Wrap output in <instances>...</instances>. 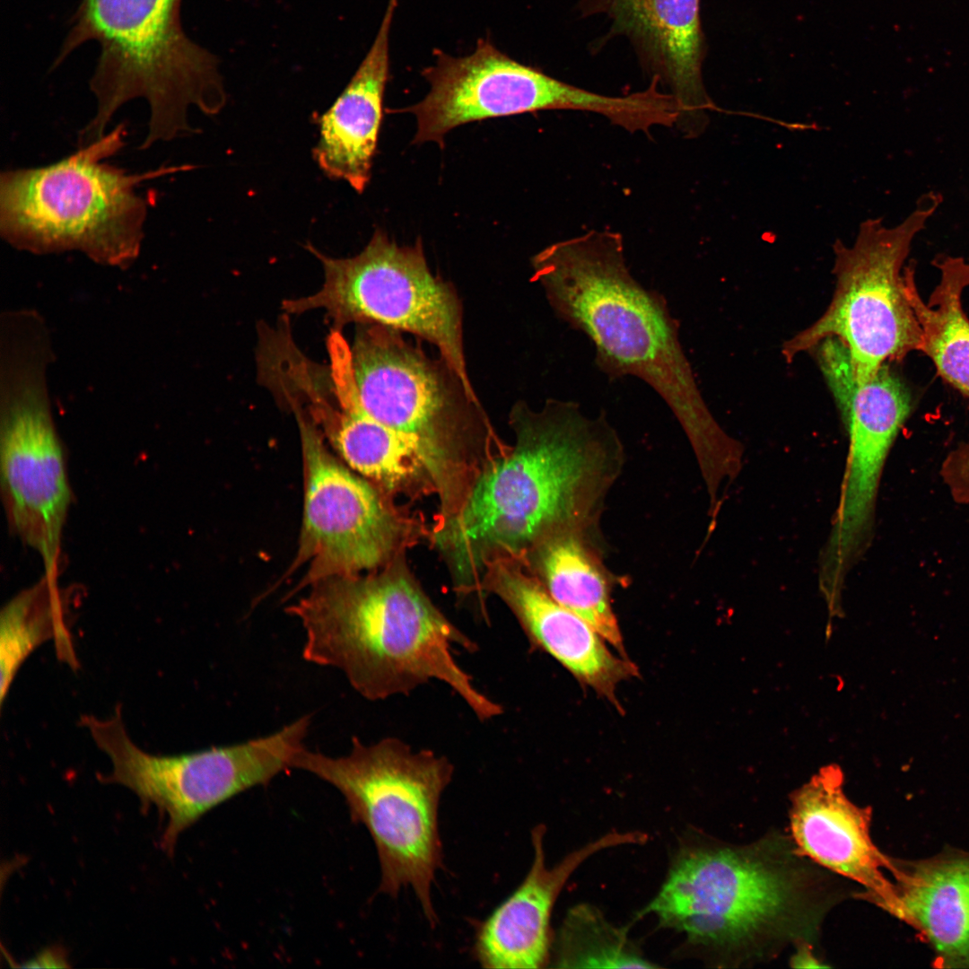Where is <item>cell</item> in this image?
<instances>
[{"label":"cell","mask_w":969,"mask_h":969,"mask_svg":"<svg viewBox=\"0 0 969 969\" xmlns=\"http://www.w3.org/2000/svg\"><path fill=\"white\" fill-rule=\"evenodd\" d=\"M515 443L474 482L437 540L460 577L503 559L524 562L546 538L591 534L625 459L603 412L548 398L534 410L519 401L510 413Z\"/></svg>","instance_id":"cell-1"},{"label":"cell","mask_w":969,"mask_h":969,"mask_svg":"<svg viewBox=\"0 0 969 969\" xmlns=\"http://www.w3.org/2000/svg\"><path fill=\"white\" fill-rule=\"evenodd\" d=\"M531 265L554 314L593 344L597 367L610 380L640 379L667 404L703 478L714 483L733 475L743 447L707 406L667 301L630 273L621 235L591 231L555 242Z\"/></svg>","instance_id":"cell-2"},{"label":"cell","mask_w":969,"mask_h":969,"mask_svg":"<svg viewBox=\"0 0 969 969\" xmlns=\"http://www.w3.org/2000/svg\"><path fill=\"white\" fill-rule=\"evenodd\" d=\"M310 587L285 609L303 628L306 661L339 669L370 701L408 695L438 680L482 721L503 712L453 657L455 645L473 653L477 644L402 569L335 576Z\"/></svg>","instance_id":"cell-3"},{"label":"cell","mask_w":969,"mask_h":969,"mask_svg":"<svg viewBox=\"0 0 969 969\" xmlns=\"http://www.w3.org/2000/svg\"><path fill=\"white\" fill-rule=\"evenodd\" d=\"M793 845L766 836L743 846L704 842L682 847L654 898L653 914L689 944L741 965L816 937L827 902L817 875Z\"/></svg>","instance_id":"cell-4"},{"label":"cell","mask_w":969,"mask_h":969,"mask_svg":"<svg viewBox=\"0 0 969 969\" xmlns=\"http://www.w3.org/2000/svg\"><path fill=\"white\" fill-rule=\"evenodd\" d=\"M181 0H82L53 66L83 43L100 47L90 88L97 100L94 118L79 133V144L105 135L115 112L144 98L149 104L148 133L141 149L191 131L188 109L206 114L225 102L219 59L191 40L180 21Z\"/></svg>","instance_id":"cell-5"},{"label":"cell","mask_w":969,"mask_h":969,"mask_svg":"<svg viewBox=\"0 0 969 969\" xmlns=\"http://www.w3.org/2000/svg\"><path fill=\"white\" fill-rule=\"evenodd\" d=\"M125 135L121 123L58 162L3 171L2 238L34 254L79 251L103 266L128 267L139 256L147 215L138 184L180 168L130 174L105 162Z\"/></svg>","instance_id":"cell-6"},{"label":"cell","mask_w":969,"mask_h":969,"mask_svg":"<svg viewBox=\"0 0 969 969\" xmlns=\"http://www.w3.org/2000/svg\"><path fill=\"white\" fill-rule=\"evenodd\" d=\"M292 768L338 790L352 820L366 827L375 844L379 891L397 897L410 887L425 919L436 926L432 887L442 863L439 807L453 777L452 763L430 749L416 751L395 737L372 744L354 737L349 753L343 756L304 746Z\"/></svg>","instance_id":"cell-7"},{"label":"cell","mask_w":969,"mask_h":969,"mask_svg":"<svg viewBox=\"0 0 969 969\" xmlns=\"http://www.w3.org/2000/svg\"><path fill=\"white\" fill-rule=\"evenodd\" d=\"M54 359L47 322L17 316L0 326V485L10 531L59 575L72 491L54 421L47 372Z\"/></svg>","instance_id":"cell-8"},{"label":"cell","mask_w":969,"mask_h":969,"mask_svg":"<svg viewBox=\"0 0 969 969\" xmlns=\"http://www.w3.org/2000/svg\"><path fill=\"white\" fill-rule=\"evenodd\" d=\"M942 203V195L930 191L897 225L882 218L863 221L854 243L834 245L833 272L836 284L825 312L782 345L790 362L827 338L846 348L854 376L871 377L884 364L920 351L921 330L907 299L904 264L915 237Z\"/></svg>","instance_id":"cell-9"},{"label":"cell","mask_w":969,"mask_h":969,"mask_svg":"<svg viewBox=\"0 0 969 969\" xmlns=\"http://www.w3.org/2000/svg\"><path fill=\"white\" fill-rule=\"evenodd\" d=\"M310 721L307 714L268 736L164 756L149 754L132 741L120 704L107 719L80 717L81 726L111 762V771L98 775L100 781L128 788L143 809L153 806L167 816L161 846L169 855L179 835L205 813L292 768L296 754L305 746Z\"/></svg>","instance_id":"cell-10"},{"label":"cell","mask_w":969,"mask_h":969,"mask_svg":"<svg viewBox=\"0 0 969 969\" xmlns=\"http://www.w3.org/2000/svg\"><path fill=\"white\" fill-rule=\"evenodd\" d=\"M321 262L324 282L315 293L283 301L288 313L324 310L339 331L349 323H372L411 333L433 345L465 386L468 377L463 343V313L452 285L433 275L420 239L399 246L377 229L358 255L327 257L310 244Z\"/></svg>","instance_id":"cell-11"},{"label":"cell","mask_w":969,"mask_h":969,"mask_svg":"<svg viewBox=\"0 0 969 969\" xmlns=\"http://www.w3.org/2000/svg\"><path fill=\"white\" fill-rule=\"evenodd\" d=\"M436 62L422 72L430 92L420 102L393 112L415 115L414 144L444 145L451 129L472 121L547 109L592 112L630 132L648 116L642 92L623 96L593 92L519 63L480 39L475 51L461 57L435 51Z\"/></svg>","instance_id":"cell-12"},{"label":"cell","mask_w":969,"mask_h":969,"mask_svg":"<svg viewBox=\"0 0 969 969\" xmlns=\"http://www.w3.org/2000/svg\"><path fill=\"white\" fill-rule=\"evenodd\" d=\"M814 350L849 439L840 500L820 559L829 570L847 573L870 546L880 478L910 415L911 396L887 363L871 377L857 379L837 339H825Z\"/></svg>","instance_id":"cell-13"},{"label":"cell","mask_w":969,"mask_h":969,"mask_svg":"<svg viewBox=\"0 0 969 969\" xmlns=\"http://www.w3.org/2000/svg\"><path fill=\"white\" fill-rule=\"evenodd\" d=\"M362 408L401 433L452 451L489 431L476 392L442 359L388 327L362 323L350 347Z\"/></svg>","instance_id":"cell-14"},{"label":"cell","mask_w":969,"mask_h":969,"mask_svg":"<svg viewBox=\"0 0 969 969\" xmlns=\"http://www.w3.org/2000/svg\"><path fill=\"white\" fill-rule=\"evenodd\" d=\"M303 454L302 527L291 571L308 569L296 590L323 579L364 574L395 550L397 520L377 491L328 450L311 419L292 403Z\"/></svg>","instance_id":"cell-15"},{"label":"cell","mask_w":969,"mask_h":969,"mask_svg":"<svg viewBox=\"0 0 969 969\" xmlns=\"http://www.w3.org/2000/svg\"><path fill=\"white\" fill-rule=\"evenodd\" d=\"M581 17L602 16L607 39L623 38L639 65L676 100L679 124L689 136L717 109L703 83L706 40L700 0H577Z\"/></svg>","instance_id":"cell-16"},{"label":"cell","mask_w":969,"mask_h":969,"mask_svg":"<svg viewBox=\"0 0 969 969\" xmlns=\"http://www.w3.org/2000/svg\"><path fill=\"white\" fill-rule=\"evenodd\" d=\"M485 571L480 589L505 603L530 644L553 657L582 685L619 706L617 686L638 677V667L613 652L592 625L555 601L523 562L498 560Z\"/></svg>","instance_id":"cell-17"},{"label":"cell","mask_w":969,"mask_h":969,"mask_svg":"<svg viewBox=\"0 0 969 969\" xmlns=\"http://www.w3.org/2000/svg\"><path fill=\"white\" fill-rule=\"evenodd\" d=\"M546 827L531 832L534 858L520 885L476 930L474 956L484 968L531 969L550 961V918L564 884L577 868L598 851L645 841L640 832L609 833L570 852L549 868L546 862Z\"/></svg>","instance_id":"cell-18"},{"label":"cell","mask_w":969,"mask_h":969,"mask_svg":"<svg viewBox=\"0 0 969 969\" xmlns=\"http://www.w3.org/2000/svg\"><path fill=\"white\" fill-rule=\"evenodd\" d=\"M843 774L834 764L819 770L791 795L790 834L797 852L863 887L859 896L882 907L892 882V859L873 843L869 808L844 794Z\"/></svg>","instance_id":"cell-19"},{"label":"cell","mask_w":969,"mask_h":969,"mask_svg":"<svg viewBox=\"0 0 969 969\" xmlns=\"http://www.w3.org/2000/svg\"><path fill=\"white\" fill-rule=\"evenodd\" d=\"M332 394L333 403L323 395L310 404L311 420L351 469L387 489L441 474L451 451L370 416L360 405L350 373L333 376Z\"/></svg>","instance_id":"cell-20"},{"label":"cell","mask_w":969,"mask_h":969,"mask_svg":"<svg viewBox=\"0 0 969 969\" xmlns=\"http://www.w3.org/2000/svg\"><path fill=\"white\" fill-rule=\"evenodd\" d=\"M397 0H389L376 37L332 106L320 118L313 153L329 178L346 181L362 194L367 187L382 119L389 68V32Z\"/></svg>","instance_id":"cell-21"},{"label":"cell","mask_w":969,"mask_h":969,"mask_svg":"<svg viewBox=\"0 0 969 969\" xmlns=\"http://www.w3.org/2000/svg\"><path fill=\"white\" fill-rule=\"evenodd\" d=\"M889 872L891 892L882 909L915 928L940 965L969 967V852L892 860Z\"/></svg>","instance_id":"cell-22"},{"label":"cell","mask_w":969,"mask_h":969,"mask_svg":"<svg viewBox=\"0 0 969 969\" xmlns=\"http://www.w3.org/2000/svg\"><path fill=\"white\" fill-rule=\"evenodd\" d=\"M590 535L563 532L537 545L524 563L550 596L590 625L627 657L611 601V582L590 543Z\"/></svg>","instance_id":"cell-23"},{"label":"cell","mask_w":969,"mask_h":969,"mask_svg":"<svg viewBox=\"0 0 969 969\" xmlns=\"http://www.w3.org/2000/svg\"><path fill=\"white\" fill-rule=\"evenodd\" d=\"M933 264L940 275L927 302L917 289L913 262L903 272L905 294L921 330L920 351L947 383L969 398V318L962 302L969 286V263L962 257L939 255Z\"/></svg>","instance_id":"cell-24"},{"label":"cell","mask_w":969,"mask_h":969,"mask_svg":"<svg viewBox=\"0 0 969 969\" xmlns=\"http://www.w3.org/2000/svg\"><path fill=\"white\" fill-rule=\"evenodd\" d=\"M70 590L59 585L58 575L44 573L37 582L21 590L2 608L1 706L21 666L42 643L52 640L58 658L74 669L78 668L67 624L72 598Z\"/></svg>","instance_id":"cell-25"},{"label":"cell","mask_w":969,"mask_h":969,"mask_svg":"<svg viewBox=\"0 0 969 969\" xmlns=\"http://www.w3.org/2000/svg\"><path fill=\"white\" fill-rule=\"evenodd\" d=\"M554 967L654 968L627 938L625 928L611 924L596 907L570 909L554 946Z\"/></svg>","instance_id":"cell-26"},{"label":"cell","mask_w":969,"mask_h":969,"mask_svg":"<svg viewBox=\"0 0 969 969\" xmlns=\"http://www.w3.org/2000/svg\"><path fill=\"white\" fill-rule=\"evenodd\" d=\"M939 475L955 502L969 504V441L951 450L941 463Z\"/></svg>","instance_id":"cell-27"},{"label":"cell","mask_w":969,"mask_h":969,"mask_svg":"<svg viewBox=\"0 0 969 969\" xmlns=\"http://www.w3.org/2000/svg\"><path fill=\"white\" fill-rule=\"evenodd\" d=\"M796 949L790 959V965L794 968H820L829 967L818 959L813 951L810 941H799L795 944Z\"/></svg>","instance_id":"cell-28"},{"label":"cell","mask_w":969,"mask_h":969,"mask_svg":"<svg viewBox=\"0 0 969 969\" xmlns=\"http://www.w3.org/2000/svg\"><path fill=\"white\" fill-rule=\"evenodd\" d=\"M28 962L30 963L25 965L24 966L47 967L46 963H48L50 967L66 966V960L65 959V955L61 953L60 950L57 948H51L48 951H44L42 952V954H39V956L34 957Z\"/></svg>","instance_id":"cell-29"}]
</instances>
